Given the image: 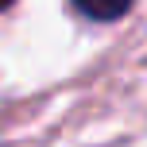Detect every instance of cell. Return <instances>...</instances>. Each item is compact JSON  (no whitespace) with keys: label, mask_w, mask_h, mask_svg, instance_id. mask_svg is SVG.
<instances>
[{"label":"cell","mask_w":147,"mask_h":147,"mask_svg":"<svg viewBox=\"0 0 147 147\" xmlns=\"http://www.w3.org/2000/svg\"><path fill=\"white\" fill-rule=\"evenodd\" d=\"M74 8H78L81 16H89V20L109 23V20H120V16L128 12L132 0H74Z\"/></svg>","instance_id":"1"},{"label":"cell","mask_w":147,"mask_h":147,"mask_svg":"<svg viewBox=\"0 0 147 147\" xmlns=\"http://www.w3.org/2000/svg\"><path fill=\"white\" fill-rule=\"evenodd\" d=\"M8 4H12V0H0V8H8Z\"/></svg>","instance_id":"2"}]
</instances>
